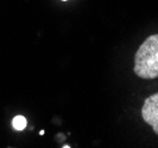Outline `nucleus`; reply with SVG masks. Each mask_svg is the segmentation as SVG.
<instances>
[{
  "mask_svg": "<svg viewBox=\"0 0 158 148\" xmlns=\"http://www.w3.org/2000/svg\"><path fill=\"white\" fill-rule=\"evenodd\" d=\"M135 74L143 79L158 77V33L148 37L137 50Z\"/></svg>",
  "mask_w": 158,
  "mask_h": 148,
  "instance_id": "f257e3e1",
  "label": "nucleus"
},
{
  "mask_svg": "<svg viewBox=\"0 0 158 148\" xmlns=\"http://www.w3.org/2000/svg\"><path fill=\"white\" fill-rule=\"evenodd\" d=\"M26 118L22 115H18L13 118V121H12V125H13V128L16 129V130H23L25 129V127H26Z\"/></svg>",
  "mask_w": 158,
  "mask_h": 148,
  "instance_id": "7ed1b4c3",
  "label": "nucleus"
},
{
  "mask_svg": "<svg viewBox=\"0 0 158 148\" xmlns=\"http://www.w3.org/2000/svg\"><path fill=\"white\" fill-rule=\"evenodd\" d=\"M142 117L158 135V93L145 98L142 107Z\"/></svg>",
  "mask_w": 158,
  "mask_h": 148,
  "instance_id": "f03ea898",
  "label": "nucleus"
},
{
  "mask_svg": "<svg viewBox=\"0 0 158 148\" xmlns=\"http://www.w3.org/2000/svg\"><path fill=\"white\" fill-rule=\"evenodd\" d=\"M63 1H67V0H63Z\"/></svg>",
  "mask_w": 158,
  "mask_h": 148,
  "instance_id": "20e7f679",
  "label": "nucleus"
}]
</instances>
